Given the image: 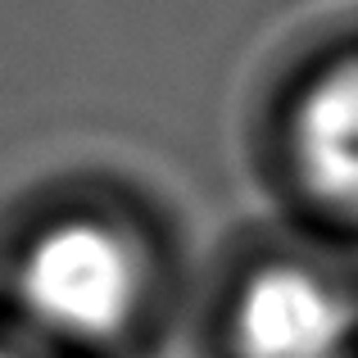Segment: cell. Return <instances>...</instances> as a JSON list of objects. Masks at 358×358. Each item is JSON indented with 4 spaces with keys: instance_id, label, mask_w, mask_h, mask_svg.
Returning <instances> with one entry per match:
<instances>
[{
    "instance_id": "obj_1",
    "label": "cell",
    "mask_w": 358,
    "mask_h": 358,
    "mask_svg": "<svg viewBox=\"0 0 358 358\" xmlns=\"http://www.w3.org/2000/svg\"><path fill=\"white\" fill-rule=\"evenodd\" d=\"M14 295L27 322L55 345L114 350L136 336L155 299V263L131 227L69 213L27 241Z\"/></svg>"
},
{
    "instance_id": "obj_2",
    "label": "cell",
    "mask_w": 358,
    "mask_h": 358,
    "mask_svg": "<svg viewBox=\"0 0 358 358\" xmlns=\"http://www.w3.org/2000/svg\"><path fill=\"white\" fill-rule=\"evenodd\" d=\"M227 358H358V290L308 254L241 272L222 313Z\"/></svg>"
},
{
    "instance_id": "obj_3",
    "label": "cell",
    "mask_w": 358,
    "mask_h": 358,
    "mask_svg": "<svg viewBox=\"0 0 358 358\" xmlns=\"http://www.w3.org/2000/svg\"><path fill=\"white\" fill-rule=\"evenodd\" d=\"M281 168L317 218L358 227V45L317 59L281 105Z\"/></svg>"
},
{
    "instance_id": "obj_4",
    "label": "cell",
    "mask_w": 358,
    "mask_h": 358,
    "mask_svg": "<svg viewBox=\"0 0 358 358\" xmlns=\"http://www.w3.org/2000/svg\"><path fill=\"white\" fill-rule=\"evenodd\" d=\"M0 358H27V354H18V350H5V345H0Z\"/></svg>"
}]
</instances>
